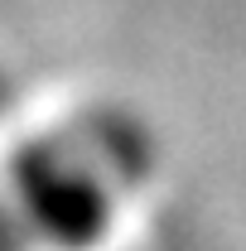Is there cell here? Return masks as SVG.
<instances>
[{"label":"cell","instance_id":"1","mask_svg":"<svg viewBox=\"0 0 246 251\" xmlns=\"http://www.w3.org/2000/svg\"><path fill=\"white\" fill-rule=\"evenodd\" d=\"M20 193L34 232L58 251L101 247L111 232V193L92 169L63 155H34L20 164Z\"/></svg>","mask_w":246,"mask_h":251}]
</instances>
